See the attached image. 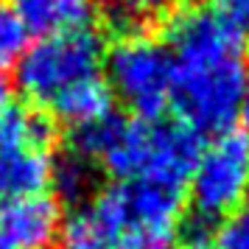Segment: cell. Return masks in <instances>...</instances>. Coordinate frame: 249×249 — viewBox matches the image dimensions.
Segmentation results:
<instances>
[{"label": "cell", "instance_id": "13", "mask_svg": "<svg viewBox=\"0 0 249 249\" xmlns=\"http://www.w3.org/2000/svg\"><path fill=\"white\" fill-rule=\"evenodd\" d=\"M210 12L218 17V23L224 25L227 31L247 42L249 39V0H215Z\"/></svg>", "mask_w": 249, "mask_h": 249}, {"label": "cell", "instance_id": "6", "mask_svg": "<svg viewBox=\"0 0 249 249\" xmlns=\"http://www.w3.org/2000/svg\"><path fill=\"white\" fill-rule=\"evenodd\" d=\"M151 132L154 126L148 121L107 115L98 124L73 129V154L112 174L118 182L137 179L151 151Z\"/></svg>", "mask_w": 249, "mask_h": 249}, {"label": "cell", "instance_id": "18", "mask_svg": "<svg viewBox=\"0 0 249 249\" xmlns=\"http://www.w3.org/2000/svg\"><path fill=\"white\" fill-rule=\"evenodd\" d=\"M107 3H115V6H121V3H124V0H107Z\"/></svg>", "mask_w": 249, "mask_h": 249}, {"label": "cell", "instance_id": "3", "mask_svg": "<svg viewBox=\"0 0 249 249\" xmlns=\"http://www.w3.org/2000/svg\"><path fill=\"white\" fill-rule=\"evenodd\" d=\"M104 65V42L92 28L73 34L39 36L25 48L17 68V87L28 101L48 107L59 92L98 76Z\"/></svg>", "mask_w": 249, "mask_h": 249}, {"label": "cell", "instance_id": "12", "mask_svg": "<svg viewBox=\"0 0 249 249\" xmlns=\"http://www.w3.org/2000/svg\"><path fill=\"white\" fill-rule=\"evenodd\" d=\"M213 241L215 249H249V202H244L235 213L221 218Z\"/></svg>", "mask_w": 249, "mask_h": 249}, {"label": "cell", "instance_id": "7", "mask_svg": "<svg viewBox=\"0 0 249 249\" xmlns=\"http://www.w3.org/2000/svg\"><path fill=\"white\" fill-rule=\"evenodd\" d=\"M59 232V202L45 193L0 204V249H51Z\"/></svg>", "mask_w": 249, "mask_h": 249}, {"label": "cell", "instance_id": "14", "mask_svg": "<svg viewBox=\"0 0 249 249\" xmlns=\"http://www.w3.org/2000/svg\"><path fill=\"white\" fill-rule=\"evenodd\" d=\"M112 249H179V241L171 230H132L115 241Z\"/></svg>", "mask_w": 249, "mask_h": 249}, {"label": "cell", "instance_id": "11", "mask_svg": "<svg viewBox=\"0 0 249 249\" xmlns=\"http://www.w3.org/2000/svg\"><path fill=\"white\" fill-rule=\"evenodd\" d=\"M28 36L31 34L25 31V25L17 17V12L9 3H0V73L20 62L25 48L31 45Z\"/></svg>", "mask_w": 249, "mask_h": 249}, {"label": "cell", "instance_id": "2", "mask_svg": "<svg viewBox=\"0 0 249 249\" xmlns=\"http://www.w3.org/2000/svg\"><path fill=\"white\" fill-rule=\"evenodd\" d=\"M56 126L45 112L9 104L0 112V199L42 196L53 174Z\"/></svg>", "mask_w": 249, "mask_h": 249}, {"label": "cell", "instance_id": "9", "mask_svg": "<svg viewBox=\"0 0 249 249\" xmlns=\"http://www.w3.org/2000/svg\"><path fill=\"white\" fill-rule=\"evenodd\" d=\"M48 109L56 115L59 121L70 124L73 129H81V126L98 124L107 115H112V90L101 76H92V79L73 84L70 90L59 92L56 98L48 104Z\"/></svg>", "mask_w": 249, "mask_h": 249}, {"label": "cell", "instance_id": "17", "mask_svg": "<svg viewBox=\"0 0 249 249\" xmlns=\"http://www.w3.org/2000/svg\"><path fill=\"white\" fill-rule=\"evenodd\" d=\"M9 95H12V90H9V81L0 76V112H3V109L12 104V101H9Z\"/></svg>", "mask_w": 249, "mask_h": 249}, {"label": "cell", "instance_id": "1", "mask_svg": "<svg viewBox=\"0 0 249 249\" xmlns=\"http://www.w3.org/2000/svg\"><path fill=\"white\" fill-rule=\"evenodd\" d=\"M168 107L196 135L232 132L249 81L244 42L210 9H188L168 23Z\"/></svg>", "mask_w": 249, "mask_h": 249}, {"label": "cell", "instance_id": "16", "mask_svg": "<svg viewBox=\"0 0 249 249\" xmlns=\"http://www.w3.org/2000/svg\"><path fill=\"white\" fill-rule=\"evenodd\" d=\"M238 118L244 121V126H247V132H249V81H247V90H244V101H241V115Z\"/></svg>", "mask_w": 249, "mask_h": 249}, {"label": "cell", "instance_id": "8", "mask_svg": "<svg viewBox=\"0 0 249 249\" xmlns=\"http://www.w3.org/2000/svg\"><path fill=\"white\" fill-rule=\"evenodd\" d=\"M12 9L23 20L25 31L39 39L90 28L95 0H12Z\"/></svg>", "mask_w": 249, "mask_h": 249}, {"label": "cell", "instance_id": "4", "mask_svg": "<svg viewBox=\"0 0 249 249\" xmlns=\"http://www.w3.org/2000/svg\"><path fill=\"white\" fill-rule=\"evenodd\" d=\"M107 84L112 98L137 115V121H154L168 107L171 84V53L168 48L146 34L121 36L112 51L104 56Z\"/></svg>", "mask_w": 249, "mask_h": 249}, {"label": "cell", "instance_id": "15", "mask_svg": "<svg viewBox=\"0 0 249 249\" xmlns=\"http://www.w3.org/2000/svg\"><path fill=\"white\" fill-rule=\"evenodd\" d=\"M177 6V0H124L118 9L124 14H137V17H148V14H165Z\"/></svg>", "mask_w": 249, "mask_h": 249}, {"label": "cell", "instance_id": "10", "mask_svg": "<svg viewBox=\"0 0 249 249\" xmlns=\"http://www.w3.org/2000/svg\"><path fill=\"white\" fill-rule=\"evenodd\" d=\"M51 185L56 188V196H62L65 202H84L95 185V168L84 157L70 151L53 162Z\"/></svg>", "mask_w": 249, "mask_h": 249}, {"label": "cell", "instance_id": "5", "mask_svg": "<svg viewBox=\"0 0 249 249\" xmlns=\"http://www.w3.org/2000/svg\"><path fill=\"white\" fill-rule=\"evenodd\" d=\"M193 218L213 224L235 213L249 196V135L224 132L202 146L188 182Z\"/></svg>", "mask_w": 249, "mask_h": 249}]
</instances>
